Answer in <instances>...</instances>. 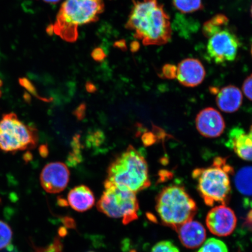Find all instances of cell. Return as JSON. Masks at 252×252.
<instances>
[{"label":"cell","mask_w":252,"mask_h":252,"mask_svg":"<svg viewBox=\"0 0 252 252\" xmlns=\"http://www.w3.org/2000/svg\"><path fill=\"white\" fill-rule=\"evenodd\" d=\"M126 27L146 46L165 45L172 37L169 16L158 0L135 2Z\"/></svg>","instance_id":"6da1fadb"},{"label":"cell","mask_w":252,"mask_h":252,"mask_svg":"<svg viewBox=\"0 0 252 252\" xmlns=\"http://www.w3.org/2000/svg\"><path fill=\"white\" fill-rule=\"evenodd\" d=\"M105 182L135 193L149 187V167L145 158L130 145L108 166Z\"/></svg>","instance_id":"7a4b0ae2"},{"label":"cell","mask_w":252,"mask_h":252,"mask_svg":"<svg viewBox=\"0 0 252 252\" xmlns=\"http://www.w3.org/2000/svg\"><path fill=\"white\" fill-rule=\"evenodd\" d=\"M103 9V0H65L55 25L47 29L48 33L54 32L67 42H75L78 27L97 21Z\"/></svg>","instance_id":"3957f363"},{"label":"cell","mask_w":252,"mask_h":252,"mask_svg":"<svg viewBox=\"0 0 252 252\" xmlns=\"http://www.w3.org/2000/svg\"><path fill=\"white\" fill-rule=\"evenodd\" d=\"M232 172V168L222 158H217L212 166L208 168L194 170L192 177L196 181L197 190L207 206L228 203L231 192L229 174Z\"/></svg>","instance_id":"277c9868"},{"label":"cell","mask_w":252,"mask_h":252,"mask_svg":"<svg viewBox=\"0 0 252 252\" xmlns=\"http://www.w3.org/2000/svg\"><path fill=\"white\" fill-rule=\"evenodd\" d=\"M156 209L163 225L177 230L196 215V203L184 187L171 185L160 191L156 198Z\"/></svg>","instance_id":"5b68a950"},{"label":"cell","mask_w":252,"mask_h":252,"mask_svg":"<svg viewBox=\"0 0 252 252\" xmlns=\"http://www.w3.org/2000/svg\"><path fill=\"white\" fill-rule=\"evenodd\" d=\"M105 190L97 201L99 212L113 219H123L125 224L137 219L139 204L136 193L104 182Z\"/></svg>","instance_id":"8992f818"},{"label":"cell","mask_w":252,"mask_h":252,"mask_svg":"<svg viewBox=\"0 0 252 252\" xmlns=\"http://www.w3.org/2000/svg\"><path fill=\"white\" fill-rule=\"evenodd\" d=\"M38 143L35 127L25 124L14 113L3 115L0 121V150L6 153L33 149Z\"/></svg>","instance_id":"52a82bcc"},{"label":"cell","mask_w":252,"mask_h":252,"mask_svg":"<svg viewBox=\"0 0 252 252\" xmlns=\"http://www.w3.org/2000/svg\"><path fill=\"white\" fill-rule=\"evenodd\" d=\"M208 39L207 52L211 61L217 64L235 61L240 42L236 34L228 27L214 33Z\"/></svg>","instance_id":"ba28073f"},{"label":"cell","mask_w":252,"mask_h":252,"mask_svg":"<svg viewBox=\"0 0 252 252\" xmlns=\"http://www.w3.org/2000/svg\"><path fill=\"white\" fill-rule=\"evenodd\" d=\"M70 175V171L64 163H49L44 167L40 173V184L47 193H61L67 187Z\"/></svg>","instance_id":"9c48e42d"},{"label":"cell","mask_w":252,"mask_h":252,"mask_svg":"<svg viewBox=\"0 0 252 252\" xmlns=\"http://www.w3.org/2000/svg\"><path fill=\"white\" fill-rule=\"evenodd\" d=\"M234 212L226 205L214 207L206 217V225L212 234L219 236L231 235L236 225Z\"/></svg>","instance_id":"30bf717a"},{"label":"cell","mask_w":252,"mask_h":252,"mask_svg":"<svg viewBox=\"0 0 252 252\" xmlns=\"http://www.w3.org/2000/svg\"><path fill=\"white\" fill-rule=\"evenodd\" d=\"M197 130L204 137L216 138L225 130L224 120L215 109L207 108L201 110L196 118Z\"/></svg>","instance_id":"8fae6325"},{"label":"cell","mask_w":252,"mask_h":252,"mask_svg":"<svg viewBox=\"0 0 252 252\" xmlns=\"http://www.w3.org/2000/svg\"><path fill=\"white\" fill-rule=\"evenodd\" d=\"M205 77L206 70L198 59H186L176 67V78L182 86L197 87L202 83Z\"/></svg>","instance_id":"7c38bea8"},{"label":"cell","mask_w":252,"mask_h":252,"mask_svg":"<svg viewBox=\"0 0 252 252\" xmlns=\"http://www.w3.org/2000/svg\"><path fill=\"white\" fill-rule=\"evenodd\" d=\"M176 232L182 245L189 249L200 247L206 238V231L203 225L193 220L181 225Z\"/></svg>","instance_id":"4fadbf2b"},{"label":"cell","mask_w":252,"mask_h":252,"mask_svg":"<svg viewBox=\"0 0 252 252\" xmlns=\"http://www.w3.org/2000/svg\"><path fill=\"white\" fill-rule=\"evenodd\" d=\"M228 145L241 159L252 161V126L248 133L239 127L230 131Z\"/></svg>","instance_id":"5bb4252c"},{"label":"cell","mask_w":252,"mask_h":252,"mask_svg":"<svg viewBox=\"0 0 252 252\" xmlns=\"http://www.w3.org/2000/svg\"><path fill=\"white\" fill-rule=\"evenodd\" d=\"M243 96L240 90L234 86L221 88L217 94L216 102L219 108L226 113H234L240 108Z\"/></svg>","instance_id":"9a60e30c"},{"label":"cell","mask_w":252,"mask_h":252,"mask_svg":"<svg viewBox=\"0 0 252 252\" xmlns=\"http://www.w3.org/2000/svg\"><path fill=\"white\" fill-rule=\"evenodd\" d=\"M92 190L86 185H80L71 189L68 194V202L72 209L78 212L90 210L94 204Z\"/></svg>","instance_id":"2e32d148"},{"label":"cell","mask_w":252,"mask_h":252,"mask_svg":"<svg viewBox=\"0 0 252 252\" xmlns=\"http://www.w3.org/2000/svg\"><path fill=\"white\" fill-rule=\"evenodd\" d=\"M236 188L245 196H252V166H245L235 176Z\"/></svg>","instance_id":"e0dca14e"},{"label":"cell","mask_w":252,"mask_h":252,"mask_svg":"<svg viewBox=\"0 0 252 252\" xmlns=\"http://www.w3.org/2000/svg\"><path fill=\"white\" fill-rule=\"evenodd\" d=\"M229 20L225 15L217 14L203 25V33L205 37L209 38L213 34L228 27Z\"/></svg>","instance_id":"ac0fdd59"},{"label":"cell","mask_w":252,"mask_h":252,"mask_svg":"<svg viewBox=\"0 0 252 252\" xmlns=\"http://www.w3.org/2000/svg\"><path fill=\"white\" fill-rule=\"evenodd\" d=\"M173 5L184 14H189L203 9L202 0H173Z\"/></svg>","instance_id":"d6986e66"},{"label":"cell","mask_w":252,"mask_h":252,"mask_svg":"<svg viewBox=\"0 0 252 252\" xmlns=\"http://www.w3.org/2000/svg\"><path fill=\"white\" fill-rule=\"evenodd\" d=\"M197 252H228V250L224 242L212 238L204 241Z\"/></svg>","instance_id":"ffe728a7"},{"label":"cell","mask_w":252,"mask_h":252,"mask_svg":"<svg viewBox=\"0 0 252 252\" xmlns=\"http://www.w3.org/2000/svg\"><path fill=\"white\" fill-rule=\"evenodd\" d=\"M12 229L7 223L0 220V251L11 246L12 240Z\"/></svg>","instance_id":"44dd1931"},{"label":"cell","mask_w":252,"mask_h":252,"mask_svg":"<svg viewBox=\"0 0 252 252\" xmlns=\"http://www.w3.org/2000/svg\"><path fill=\"white\" fill-rule=\"evenodd\" d=\"M151 252H180L179 249L169 241L158 242L154 246Z\"/></svg>","instance_id":"7402d4cb"},{"label":"cell","mask_w":252,"mask_h":252,"mask_svg":"<svg viewBox=\"0 0 252 252\" xmlns=\"http://www.w3.org/2000/svg\"><path fill=\"white\" fill-rule=\"evenodd\" d=\"M19 83H20L21 86H23L24 88L26 89L28 92L33 94V96L37 97V98H39L40 100H44V101L49 102L50 100L49 99L43 98V97H40L38 93H37L36 88L34 87L33 84L31 83L30 80H28V79L25 78H20L19 80Z\"/></svg>","instance_id":"603a6c76"},{"label":"cell","mask_w":252,"mask_h":252,"mask_svg":"<svg viewBox=\"0 0 252 252\" xmlns=\"http://www.w3.org/2000/svg\"><path fill=\"white\" fill-rule=\"evenodd\" d=\"M242 89L245 96L252 101V74L245 80Z\"/></svg>","instance_id":"cb8c5ba5"},{"label":"cell","mask_w":252,"mask_h":252,"mask_svg":"<svg viewBox=\"0 0 252 252\" xmlns=\"http://www.w3.org/2000/svg\"><path fill=\"white\" fill-rule=\"evenodd\" d=\"M162 75L163 77L168 79L176 78V67L174 65L166 64L162 68Z\"/></svg>","instance_id":"d4e9b609"},{"label":"cell","mask_w":252,"mask_h":252,"mask_svg":"<svg viewBox=\"0 0 252 252\" xmlns=\"http://www.w3.org/2000/svg\"><path fill=\"white\" fill-rule=\"evenodd\" d=\"M86 105L85 103H81L80 106L78 107L74 110V115L79 121L83 120L85 116H86Z\"/></svg>","instance_id":"484cf974"},{"label":"cell","mask_w":252,"mask_h":252,"mask_svg":"<svg viewBox=\"0 0 252 252\" xmlns=\"http://www.w3.org/2000/svg\"><path fill=\"white\" fill-rule=\"evenodd\" d=\"M91 55H92L94 61L97 62L103 61L106 57L105 52L100 47H97V48L94 49Z\"/></svg>","instance_id":"4316f807"},{"label":"cell","mask_w":252,"mask_h":252,"mask_svg":"<svg viewBox=\"0 0 252 252\" xmlns=\"http://www.w3.org/2000/svg\"><path fill=\"white\" fill-rule=\"evenodd\" d=\"M155 137L154 135L151 133H146L142 136V141L146 146H150L151 145L155 143Z\"/></svg>","instance_id":"83f0119b"},{"label":"cell","mask_w":252,"mask_h":252,"mask_svg":"<svg viewBox=\"0 0 252 252\" xmlns=\"http://www.w3.org/2000/svg\"><path fill=\"white\" fill-rule=\"evenodd\" d=\"M39 152L41 157L46 158L49 154L48 147L46 144L41 145L39 148Z\"/></svg>","instance_id":"f1b7e54d"},{"label":"cell","mask_w":252,"mask_h":252,"mask_svg":"<svg viewBox=\"0 0 252 252\" xmlns=\"http://www.w3.org/2000/svg\"><path fill=\"white\" fill-rule=\"evenodd\" d=\"M86 88L87 92L91 94H94L97 91L96 86L90 81L87 82L86 85Z\"/></svg>","instance_id":"f546056e"},{"label":"cell","mask_w":252,"mask_h":252,"mask_svg":"<svg viewBox=\"0 0 252 252\" xmlns=\"http://www.w3.org/2000/svg\"><path fill=\"white\" fill-rule=\"evenodd\" d=\"M32 158H33L32 154L30 152V151H28V152H27L26 153H25L24 154V160H25V162H30V160L32 159Z\"/></svg>","instance_id":"4dcf8cb0"},{"label":"cell","mask_w":252,"mask_h":252,"mask_svg":"<svg viewBox=\"0 0 252 252\" xmlns=\"http://www.w3.org/2000/svg\"><path fill=\"white\" fill-rule=\"evenodd\" d=\"M140 48V44L137 42H133L131 45V51L133 52H137Z\"/></svg>","instance_id":"1f68e13d"},{"label":"cell","mask_w":252,"mask_h":252,"mask_svg":"<svg viewBox=\"0 0 252 252\" xmlns=\"http://www.w3.org/2000/svg\"><path fill=\"white\" fill-rule=\"evenodd\" d=\"M115 45L121 49H126V43L124 40H120L115 43Z\"/></svg>","instance_id":"d6a6232c"},{"label":"cell","mask_w":252,"mask_h":252,"mask_svg":"<svg viewBox=\"0 0 252 252\" xmlns=\"http://www.w3.org/2000/svg\"><path fill=\"white\" fill-rule=\"evenodd\" d=\"M43 1L50 3V4H55L56 3L61 1V0H43Z\"/></svg>","instance_id":"836d02e7"},{"label":"cell","mask_w":252,"mask_h":252,"mask_svg":"<svg viewBox=\"0 0 252 252\" xmlns=\"http://www.w3.org/2000/svg\"><path fill=\"white\" fill-rule=\"evenodd\" d=\"M2 86V82L1 80V79H0V97L1 96V94H2V92H1V88Z\"/></svg>","instance_id":"e575fe53"},{"label":"cell","mask_w":252,"mask_h":252,"mask_svg":"<svg viewBox=\"0 0 252 252\" xmlns=\"http://www.w3.org/2000/svg\"><path fill=\"white\" fill-rule=\"evenodd\" d=\"M251 16L252 17V4L251 8Z\"/></svg>","instance_id":"d590c367"},{"label":"cell","mask_w":252,"mask_h":252,"mask_svg":"<svg viewBox=\"0 0 252 252\" xmlns=\"http://www.w3.org/2000/svg\"><path fill=\"white\" fill-rule=\"evenodd\" d=\"M251 53H252V49H251Z\"/></svg>","instance_id":"8d00e7d4"},{"label":"cell","mask_w":252,"mask_h":252,"mask_svg":"<svg viewBox=\"0 0 252 252\" xmlns=\"http://www.w3.org/2000/svg\"></svg>","instance_id":"74e56055"}]
</instances>
